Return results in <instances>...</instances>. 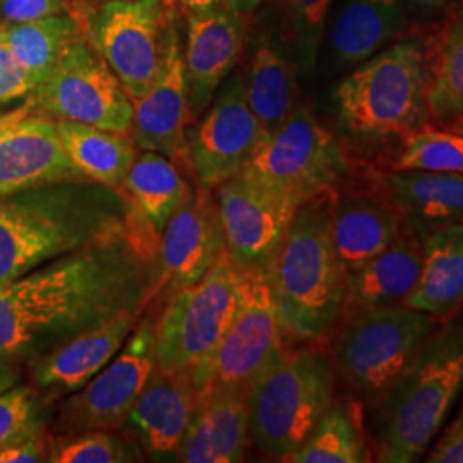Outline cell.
Masks as SVG:
<instances>
[{
	"label": "cell",
	"mask_w": 463,
	"mask_h": 463,
	"mask_svg": "<svg viewBox=\"0 0 463 463\" xmlns=\"http://www.w3.org/2000/svg\"><path fill=\"white\" fill-rule=\"evenodd\" d=\"M158 241L129 237L55 258L0 285V355H45L116 316L146 307Z\"/></svg>",
	"instance_id": "1"
},
{
	"label": "cell",
	"mask_w": 463,
	"mask_h": 463,
	"mask_svg": "<svg viewBox=\"0 0 463 463\" xmlns=\"http://www.w3.org/2000/svg\"><path fill=\"white\" fill-rule=\"evenodd\" d=\"M156 237L118 189L86 179L0 198V285L55 258L129 237Z\"/></svg>",
	"instance_id": "2"
},
{
	"label": "cell",
	"mask_w": 463,
	"mask_h": 463,
	"mask_svg": "<svg viewBox=\"0 0 463 463\" xmlns=\"http://www.w3.org/2000/svg\"><path fill=\"white\" fill-rule=\"evenodd\" d=\"M331 193L300 204L266 269L283 330L317 340L344 311L347 273L331 239Z\"/></svg>",
	"instance_id": "3"
},
{
	"label": "cell",
	"mask_w": 463,
	"mask_h": 463,
	"mask_svg": "<svg viewBox=\"0 0 463 463\" xmlns=\"http://www.w3.org/2000/svg\"><path fill=\"white\" fill-rule=\"evenodd\" d=\"M463 393V317L432 333L412 365L380 402L376 460L417 462Z\"/></svg>",
	"instance_id": "4"
},
{
	"label": "cell",
	"mask_w": 463,
	"mask_h": 463,
	"mask_svg": "<svg viewBox=\"0 0 463 463\" xmlns=\"http://www.w3.org/2000/svg\"><path fill=\"white\" fill-rule=\"evenodd\" d=\"M430 81L424 45L403 40L367 59L336 86L338 120L364 145L405 139L428 124Z\"/></svg>",
	"instance_id": "5"
},
{
	"label": "cell",
	"mask_w": 463,
	"mask_h": 463,
	"mask_svg": "<svg viewBox=\"0 0 463 463\" xmlns=\"http://www.w3.org/2000/svg\"><path fill=\"white\" fill-rule=\"evenodd\" d=\"M335 364L319 350L283 352L249 386V432L266 455L285 460L333 403Z\"/></svg>",
	"instance_id": "6"
},
{
	"label": "cell",
	"mask_w": 463,
	"mask_h": 463,
	"mask_svg": "<svg viewBox=\"0 0 463 463\" xmlns=\"http://www.w3.org/2000/svg\"><path fill=\"white\" fill-rule=\"evenodd\" d=\"M432 317L409 306L348 317L333 344L335 367L357 393L380 403L434 333Z\"/></svg>",
	"instance_id": "7"
},
{
	"label": "cell",
	"mask_w": 463,
	"mask_h": 463,
	"mask_svg": "<svg viewBox=\"0 0 463 463\" xmlns=\"http://www.w3.org/2000/svg\"><path fill=\"white\" fill-rule=\"evenodd\" d=\"M347 172L338 139L302 105L266 136L241 170L249 181L296 206L335 191Z\"/></svg>",
	"instance_id": "8"
},
{
	"label": "cell",
	"mask_w": 463,
	"mask_h": 463,
	"mask_svg": "<svg viewBox=\"0 0 463 463\" xmlns=\"http://www.w3.org/2000/svg\"><path fill=\"white\" fill-rule=\"evenodd\" d=\"M283 326L266 269H239V304L212 357L189 369L199 402L212 392H239L273 364L283 348Z\"/></svg>",
	"instance_id": "9"
},
{
	"label": "cell",
	"mask_w": 463,
	"mask_h": 463,
	"mask_svg": "<svg viewBox=\"0 0 463 463\" xmlns=\"http://www.w3.org/2000/svg\"><path fill=\"white\" fill-rule=\"evenodd\" d=\"M239 304V269L227 250L196 283L174 292L156 325V367L168 373L206 363Z\"/></svg>",
	"instance_id": "10"
},
{
	"label": "cell",
	"mask_w": 463,
	"mask_h": 463,
	"mask_svg": "<svg viewBox=\"0 0 463 463\" xmlns=\"http://www.w3.org/2000/svg\"><path fill=\"white\" fill-rule=\"evenodd\" d=\"M34 109L52 118L74 120L129 134L133 99L99 52L76 36L45 81L33 91Z\"/></svg>",
	"instance_id": "11"
},
{
	"label": "cell",
	"mask_w": 463,
	"mask_h": 463,
	"mask_svg": "<svg viewBox=\"0 0 463 463\" xmlns=\"http://www.w3.org/2000/svg\"><path fill=\"white\" fill-rule=\"evenodd\" d=\"M166 28L160 0H112L93 21V47L131 99H141L162 69Z\"/></svg>",
	"instance_id": "12"
},
{
	"label": "cell",
	"mask_w": 463,
	"mask_h": 463,
	"mask_svg": "<svg viewBox=\"0 0 463 463\" xmlns=\"http://www.w3.org/2000/svg\"><path fill=\"white\" fill-rule=\"evenodd\" d=\"M156 367V326L141 317L116 357L74 397L67 400L62 419L72 430L122 428Z\"/></svg>",
	"instance_id": "13"
},
{
	"label": "cell",
	"mask_w": 463,
	"mask_h": 463,
	"mask_svg": "<svg viewBox=\"0 0 463 463\" xmlns=\"http://www.w3.org/2000/svg\"><path fill=\"white\" fill-rule=\"evenodd\" d=\"M266 136L249 109L244 78L233 76L187 139V156L196 183L216 189L241 174Z\"/></svg>",
	"instance_id": "14"
},
{
	"label": "cell",
	"mask_w": 463,
	"mask_h": 463,
	"mask_svg": "<svg viewBox=\"0 0 463 463\" xmlns=\"http://www.w3.org/2000/svg\"><path fill=\"white\" fill-rule=\"evenodd\" d=\"M225 250L237 269H268L298 206L242 174L216 187Z\"/></svg>",
	"instance_id": "15"
},
{
	"label": "cell",
	"mask_w": 463,
	"mask_h": 463,
	"mask_svg": "<svg viewBox=\"0 0 463 463\" xmlns=\"http://www.w3.org/2000/svg\"><path fill=\"white\" fill-rule=\"evenodd\" d=\"M225 252V233L212 187H191L160 235L158 285L174 292L196 283Z\"/></svg>",
	"instance_id": "16"
},
{
	"label": "cell",
	"mask_w": 463,
	"mask_h": 463,
	"mask_svg": "<svg viewBox=\"0 0 463 463\" xmlns=\"http://www.w3.org/2000/svg\"><path fill=\"white\" fill-rule=\"evenodd\" d=\"M131 137L137 148L183 158L187 153V126L193 118L189 83L181 38L175 26L166 28L164 64L141 99H133Z\"/></svg>",
	"instance_id": "17"
},
{
	"label": "cell",
	"mask_w": 463,
	"mask_h": 463,
	"mask_svg": "<svg viewBox=\"0 0 463 463\" xmlns=\"http://www.w3.org/2000/svg\"><path fill=\"white\" fill-rule=\"evenodd\" d=\"M242 16L225 2L189 16L184 66L193 118H199L210 109L216 90L242 53L246 36Z\"/></svg>",
	"instance_id": "18"
},
{
	"label": "cell",
	"mask_w": 463,
	"mask_h": 463,
	"mask_svg": "<svg viewBox=\"0 0 463 463\" xmlns=\"http://www.w3.org/2000/svg\"><path fill=\"white\" fill-rule=\"evenodd\" d=\"M72 179L83 177L67 158L55 118L30 112L0 128V198Z\"/></svg>",
	"instance_id": "19"
},
{
	"label": "cell",
	"mask_w": 463,
	"mask_h": 463,
	"mask_svg": "<svg viewBox=\"0 0 463 463\" xmlns=\"http://www.w3.org/2000/svg\"><path fill=\"white\" fill-rule=\"evenodd\" d=\"M199 405L191 373L155 367L126 424L155 458L175 457Z\"/></svg>",
	"instance_id": "20"
},
{
	"label": "cell",
	"mask_w": 463,
	"mask_h": 463,
	"mask_svg": "<svg viewBox=\"0 0 463 463\" xmlns=\"http://www.w3.org/2000/svg\"><path fill=\"white\" fill-rule=\"evenodd\" d=\"M145 309L139 307L116 316L45 354L34 371L38 386L59 393L81 390L124 347Z\"/></svg>",
	"instance_id": "21"
},
{
	"label": "cell",
	"mask_w": 463,
	"mask_h": 463,
	"mask_svg": "<svg viewBox=\"0 0 463 463\" xmlns=\"http://www.w3.org/2000/svg\"><path fill=\"white\" fill-rule=\"evenodd\" d=\"M335 191L331 194V239L348 275L392 246L405 229L383 193L380 196L365 193L336 196Z\"/></svg>",
	"instance_id": "22"
},
{
	"label": "cell",
	"mask_w": 463,
	"mask_h": 463,
	"mask_svg": "<svg viewBox=\"0 0 463 463\" xmlns=\"http://www.w3.org/2000/svg\"><path fill=\"white\" fill-rule=\"evenodd\" d=\"M380 184L405 232L419 239L439 227L463 222V174L393 170L383 174Z\"/></svg>",
	"instance_id": "23"
},
{
	"label": "cell",
	"mask_w": 463,
	"mask_h": 463,
	"mask_svg": "<svg viewBox=\"0 0 463 463\" xmlns=\"http://www.w3.org/2000/svg\"><path fill=\"white\" fill-rule=\"evenodd\" d=\"M422 269V239L403 233L392 246L347 275L342 316L348 319L374 309L405 306Z\"/></svg>",
	"instance_id": "24"
},
{
	"label": "cell",
	"mask_w": 463,
	"mask_h": 463,
	"mask_svg": "<svg viewBox=\"0 0 463 463\" xmlns=\"http://www.w3.org/2000/svg\"><path fill=\"white\" fill-rule=\"evenodd\" d=\"M249 445L246 393L212 392L201 398L175 457L185 463L241 462Z\"/></svg>",
	"instance_id": "25"
},
{
	"label": "cell",
	"mask_w": 463,
	"mask_h": 463,
	"mask_svg": "<svg viewBox=\"0 0 463 463\" xmlns=\"http://www.w3.org/2000/svg\"><path fill=\"white\" fill-rule=\"evenodd\" d=\"M405 306L430 316H448L463 306V222L430 232L422 239V269Z\"/></svg>",
	"instance_id": "26"
},
{
	"label": "cell",
	"mask_w": 463,
	"mask_h": 463,
	"mask_svg": "<svg viewBox=\"0 0 463 463\" xmlns=\"http://www.w3.org/2000/svg\"><path fill=\"white\" fill-rule=\"evenodd\" d=\"M402 21V0H345L331 26L330 50L335 64H363L397 34Z\"/></svg>",
	"instance_id": "27"
},
{
	"label": "cell",
	"mask_w": 463,
	"mask_h": 463,
	"mask_svg": "<svg viewBox=\"0 0 463 463\" xmlns=\"http://www.w3.org/2000/svg\"><path fill=\"white\" fill-rule=\"evenodd\" d=\"M55 124L76 172L90 183L120 191L136 158L133 137L64 118H55Z\"/></svg>",
	"instance_id": "28"
},
{
	"label": "cell",
	"mask_w": 463,
	"mask_h": 463,
	"mask_svg": "<svg viewBox=\"0 0 463 463\" xmlns=\"http://www.w3.org/2000/svg\"><path fill=\"white\" fill-rule=\"evenodd\" d=\"M120 191L149 229L162 235L191 187L172 158L143 149L136 153Z\"/></svg>",
	"instance_id": "29"
},
{
	"label": "cell",
	"mask_w": 463,
	"mask_h": 463,
	"mask_svg": "<svg viewBox=\"0 0 463 463\" xmlns=\"http://www.w3.org/2000/svg\"><path fill=\"white\" fill-rule=\"evenodd\" d=\"M244 90L249 109L266 134L279 129L298 107V83L290 61L269 40L256 43Z\"/></svg>",
	"instance_id": "30"
},
{
	"label": "cell",
	"mask_w": 463,
	"mask_h": 463,
	"mask_svg": "<svg viewBox=\"0 0 463 463\" xmlns=\"http://www.w3.org/2000/svg\"><path fill=\"white\" fill-rule=\"evenodd\" d=\"M369 460L371 457L357 407L331 403L306 441L283 462L361 463Z\"/></svg>",
	"instance_id": "31"
},
{
	"label": "cell",
	"mask_w": 463,
	"mask_h": 463,
	"mask_svg": "<svg viewBox=\"0 0 463 463\" xmlns=\"http://www.w3.org/2000/svg\"><path fill=\"white\" fill-rule=\"evenodd\" d=\"M76 36L78 26L72 17L53 14L28 23H9L5 45L43 83Z\"/></svg>",
	"instance_id": "32"
},
{
	"label": "cell",
	"mask_w": 463,
	"mask_h": 463,
	"mask_svg": "<svg viewBox=\"0 0 463 463\" xmlns=\"http://www.w3.org/2000/svg\"><path fill=\"white\" fill-rule=\"evenodd\" d=\"M430 116L451 122L463 114V11L448 26L428 90Z\"/></svg>",
	"instance_id": "33"
},
{
	"label": "cell",
	"mask_w": 463,
	"mask_h": 463,
	"mask_svg": "<svg viewBox=\"0 0 463 463\" xmlns=\"http://www.w3.org/2000/svg\"><path fill=\"white\" fill-rule=\"evenodd\" d=\"M49 460L55 463L139 462L141 453L133 443L110 430H76L74 434L53 439Z\"/></svg>",
	"instance_id": "34"
},
{
	"label": "cell",
	"mask_w": 463,
	"mask_h": 463,
	"mask_svg": "<svg viewBox=\"0 0 463 463\" xmlns=\"http://www.w3.org/2000/svg\"><path fill=\"white\" fill-rule=\"evenodd\" d=\"M395 170H430L463 174V136L420 129L403 139Z\"/></svg>",
	"instance_id": "35"
},
{
	"label": "cell",
	"mask_w": 463,
	"mask_h": 463,
	"mask_svg": "<svg viewBox=\"0 0 463 463\" xmlns=\"http://www.w3.org/2000/svg\"><path fill=\"white\" fill-rule=\"evenodd\" d=\"M279 4L302 66H315L331 0H279Z\"/></svg>",
	"instance_id": "36"
},
{
	"label": "cell",
	"mask_w": 463,
	"mask_h": 463,
	"mask_svg": "<svg viewBox=\"0 0 463 463\" xmlns=\"http://www.w3.org/2000/svg\"><path fill=\"white\" fill-rule=\"evenodd\" d=\"M36 407L30 390L9 388L0 393V449L36 434Z\"/></svg>",
	"instance_id": "37"
},
{
	"label": "cell",
	"mask_w": 463,
	"mask_h": 463,
	"mask_svg": "<svg viewBox=\"0 0 463 463\" xmlns=\"http://www.w3.org/2000/svg\"><path fill=\"white\" fill-rule=\"evenodd\" d=\"M40 83L42 81L17 61L7 45H0V107L33 93Z\"/></svg>",
	"instance_id": "38"
},
{
	"label": "cell",
	"mask_w": 463,
	"mask_h": 463,
	"mask_svg": "<svg viewBox=\"0 0 463 463\" xmlns=\"http://www.w3.org/2000/svg\"><path fill=\"white\" fill-rule=\"evenodd\" d=\"M64 9V0H0V19L5 23H28L61 14Z\"/></svg>",
	"instance_id": "39"
},
{
	"label": "cell",
	"mask_w": 463,
	"mask_h": 463,
	"mask_svg": "<svg viewBox=\"0 0 463 463\" xmlns=\"http://www.w3.org/2000/svg\"><path fill=\"white\" fill-rule=\"evenodd\" d=\"M430 463H463V405L426 458Z\"/></svg>",
	"instance_id": "40"
},
{
	"label": "cell",
	"mask_w": 463,
	"mask_h": 463,
	"mask_svg": "<svg viewBox=\"0 0 463 463\" xmlns=\"http://www.w3.org/2000/svg\"><path fill=\"white\" fill-rule=\"evenodd\" d=\"M45 457L38 436H30L0 449V463L42 462Z\"/></svg>",
	"instance_id": "41"
},
{
	"label": "cell",
	"mask_w": 463,
	"mask_h": 463,
	"mask_svg": "<svg viewBox=\"0 0 463 463\" xmlns=\"http://www.w3.org/2000/svg\"><path fill=\"white\" fill-rule=\"evenodd\" d=\"M14 373L11 369V365L7 364V357L0 355V393L13 388L14 384Z\"/></svg>",
	"instance_id": "42"
},
{
	"label": "cell",
	"mask_w": 463,
	"mask_h": 463,
	"mask_svg": "<svg viewBox=\"0 0 463 463\" xmlns=\"http://www.w3.org/2000/svg\"><path fill=\"white\" fill-rule=\"evenodd\" d=\"M263 0H225V4H229L235 11H239L241 14H249L252 13Z\"/></svg>",
	"instance_id": "43"
},
{
	"label": "cell",
	"mask_w": 463,
	"mask_h": 463,
	"mask_svg": "<svg viewBox=\"0 0 463 463\" xmlns=\"http://www.w3.org/2000/svg\"><path fill=\"white\" fill-rule=\"evenodd\" d=\"M187 9H191L193 13L199 11H208L212 7H216L220 4V0H181Z\"/></svg>",
	"instance_id": "44"
},
{
	"label": "cell",
	"mask_w": 463,
	"mask_h": 463,
	"mask_svg": "<svg viewBox=\"0 0 463 463\" xmlns=\"http://www.w3.org/2000/svg\"><path fill=\"white\" fill-rule=\"evenodd\" d=\"M451 0H411V4L419 9H439L445 7Z\"/></svg>",
	"instance_id": "45"
},
{
	"label": "cell",
	"mask_w": 463,
	"mask_h": 463,
	"mask_svg": "<svg viewBox=\"0 0 463 463\" xmlns=\"http://www.w3.org/2000/svg\"><path fill=\"white\" fill-rule=\"evenodd\" d=\"M451 131L457 134H462L463 136V114L462 116L457 117L455 120H451Z\"/></svg>",
	"instance_id": "46"
},
{
	"label": "cell",
	"mask_w": 463,
	"mask_h": 463,
	"mask_svg": "<svg viewBox=\"0 0 463 463\" xmlns=\"http://www.w3.org/2000/svg\"><path fill=\"white\" fill-rule=\"evenodd\" d=\"M7 24L5 21L0 19V45H5V32H7Z\"/></svg>",
	"instance_id": "47"
}]
</instances>
